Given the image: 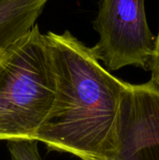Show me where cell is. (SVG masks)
<instances>
[{
	"label": "cell",
	"instance_id": "1",
	"mask_svg": "<svg viewBox=\"0 0 159 160\" xmlns=\"http://www.w3.org/2000/svg\"><path fill=\"white\" fill-rule=\"evenodd\" d=\"M54 76V99L35 140L49 151L82 160H103L114 153L121 98L127 84L103 68L69 31L45 35Z\"/></svg>",
	"mask_w": 159,
	"mask_h": 160
},
{
	"label": "cell",
	"instance_id": "2",
	"mask_svg": "<svg viewBox=\"0 0 159 160\" xmlns=\"http://www.w3.org/2000/svg\"><path fill=\"white\" fill-rule=\"evenodd\" d=\"M54 95L51 52L35 24L0 56V142L35 140Z\"/></svg>",
	"mask_w": 159,
	"mask_h": 160
},
{
	"label": "cell",
	"instance_id": "3",
	"mask_svg": "<svg viewBox=\"0 0 159 160\" xmlns=\"http://www.w3.org/2000/svg\"><path fill=\"white\" fill-rule=\"evenodd\" d=\"M94 28L99 39L92 51L107 70L151 69L157 37L148 25L144 0H100Z\"/></svg>",
	"mask_w": 159,
	"mask_h": 160
},
{
	"label": "cell",
	"instance_id": "4",
	"mask_svg": "<svg viewBox=\"0 0 159 160\" xmlns=\"http://www.w3.org/2000/svg\"><path fill=\"white\" fill-rule=\"evenodd\" d=\"M103 160H159V85L128 83L123 93L114 153Z\"/></svg>",
	"mask_w": 159,
	"mask_h": 160
},
{
	"label": "cell",
	"instance_id": "5",
	"mask_svg": "<svg viewBox=\"0 0 159 160\" xmlns=\"http://www.w3.org/2000/svg\"><path fill=\"white\" fill-rule=\"evenodd\" d=\"M49 0H0V50L24 36L35 24Z\"/></svg>",
	"mask_w": 159,
	"mask_h": 160
},
{
	"label": "cell",
	"instance_id": "6",
	"mask_svg": "<svg viewBox=\"0 0 159 160\" xmlns=\"http://www.w3.org/2000/svg\"><path fill=\"white\" fill-rule=\"evenodd\" d=\"M11 160H42L37 140H19L7 142Z\"/></svg>",
	"mask_w": 159,
	"mask_h": 160
},
{
	"label": "cell",
	"instance_id": "7",
	"mask_svg": "<svg viewBox=\"0 0 159 160\" xmlns=\"http://www.w3.org/2000/svg\"><path fill=\"white\" fill-rule=\"evenodd\" d=\"M151 71V82L159 85V30L157 36V47H156V55L153 61Z\"/></svg>",
	"mask_w": 159,
	"mask_h": 160
},
{
	"label": "cell",
	"instance_id": "8",
	"mask_svg": "<svg viewBox=\"0 0 159 160\" xmlns=\"http://www.w3.org/2000/svg\"><path fill=\"white\" fill-rule=\"evenodd\" d=\"M4 50H0V56H1V54H2V52H3Z\"/></svg>",
	"mask_w": 159,
	"mask_h": 160
}]
</instances>
